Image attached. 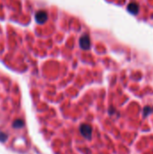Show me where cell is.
<instances>
[{"instance_id":"obj_1","label":"cell","mask_w":153,"mask_h":154,"mask_svg":"<svg viewBox=\"0 0 153 154\" xmlns=\"http://www.w3.org/2000/svg\"><path fill=\"white\" fill-rule=\"evenodd\" d=\"M79 130H80L81 134H82L85 138H87V139H88V140L91 139V137H92V127H91L89 125H87V124L81 125Z\"/></svg>"},{"instance_id":"obj_2","label":"cell","mask_w":153,"mask_h":154,"mask_svg":"<svg viewBox=\"0 0 153 154\" xmlns=\"http://www.w3.org/2000/svg\"><path fill=\"white\" fill-rule=\"evenodd\" d=\"M127 10L133 14H137L139 13V5L137 3H131L128 5Z\"/></svg>"},{"instance_id":"obj_3","label":"cell","mask_w":153,"mask_h":154,"mask_svg":"<svg viewBox=\"0 0 153 154\" xmlns=\"http://www.w3.org/2000/svg\"><path fill=\"white\" fill-rule=\"evenodd\" d=\"M36 18V21L39 22V23H43L44 21H46L47 19V14L44 11H39L35 16Z\"/></svg>"},{"instance_id":"obj_4","label":"cell","mask_w":153,"mask_h":154,"mask_svg":"<svg viewBox=\"0 0 153 154\" xmlns=\"http://www.w3.org/2000/svg\"><path fill=\"white\" fill-rule=\"evenodd\" d=\"M81 44H82V47L84 49H88L89 48V45H90V42H89V38L87 36H84L82 39H81Z\"/></svg>"},{"instance_id":"obj_5","label":"cell","mask_w":153,"mask_h":154,"mask_svg":"<svg viewBox=\"0 0 153 154\" xmlns=\"http://www.w3.org/2000/svg\"><path fill=\"white\" fill-rule=\"evenodd\" d=\"M23 125H24V123H23V121L21 120V119H17V120H15V121L13 123V126H14V128H22V127L23 126Z\"/></svg>"},{"instance_id":"obj_6","label":"cell","mask_w":153,"mask_h":154,"mask_svg":"<svg viewBox=\"0 0 153 154\" xmlns=\"http://www.w3.org/2000/svg\"><path fill=\"white\" fill-rule=\"evenodd\" d=\"M153 111V108L151 106H146L145 108H144V110H143V112H144V116H147L148 115H150V114H151Z\"/></svg>"},{"instance_id":"obj_7","label":"cell","mask_w":153,"mask_h":154,"mask_svg":"<svg viewBox=\"0 0 153 154\" xmlns=\"http://www.w3.org/2000/svg\"><path fill=\"white\" fill-rule=\"evenodd\" d=\"M6 138H7L6 134H5L4 133H0V141L1 142H5L6 140Z\"/></svg>"}]
</instances>
